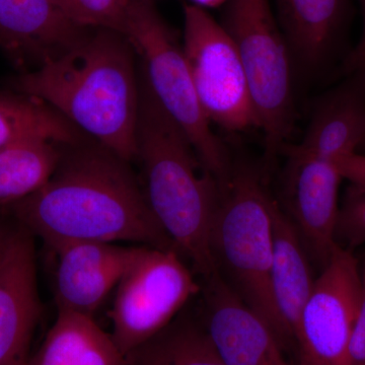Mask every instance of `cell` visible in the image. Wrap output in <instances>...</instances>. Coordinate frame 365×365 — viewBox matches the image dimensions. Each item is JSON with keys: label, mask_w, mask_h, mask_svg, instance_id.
Masks as SVG:
<instances>
[{"label": "cell", "mask_w": 365, "mask_h": 365, "mask_svg": "<svg viewBox=\"0 0 365 365\" xmlns=\"http://www.w3.org/2000/svg\"><path fill=\"white\" fill-rule=\"evenodd\" d=\"M201 318L227 365H294L271 329L228 287L220 274L204 281Z\"/></svg>", "instance_id": "obj_13"}, {"label": "cell", "mask_w": 365, "mask_h": 365, "mask_svg": "<svg viewBox=\"0 0 365 365\" xmlns=\"http://www.w3.org/2000/svg\"><path fill=\"white\" fill-rule=\"evenodd\" d=\"M9 232H11L9 228L0 225V258H1L2 253H4V248H6L7 237H9Z\"/></svg>", "instance_id": "obj_28"}, {"label": "cell", "mask_w": 365, "mask_h": 365, "mask_svg": "<svg viewBox=\"0 0 365 365\" xmlns=\"http://www.w3.org/2000/svg\"><path fill=\"white\" fill-rule=\"evenodd\" d=\"M28 365H126V359L95 319L58 311L56 321Z\"/></svg>", "instance_id": "obj_18"}, {"label": "cell", "mask_w": 365, "mask_h": 365, "mask_svg": "<svg viewBox=\"0 0 365 365\" xmlns=\"http://www.w3.org/2000/svg\"><path fill=\"white\" fill-rule=\"evenodd\" d=\"M137 162L148 205L178 253L204 281L218 275L211 232L220 188L165 111L139 66Z\"/></svg>", "instance_id": "obj_3"}, {"label": "cell", "mask_w": 365, "mask_h": 365, "mask_svg": "<svg viewBox=\"0 0 365 365\" xmlns=\"http://www.w3.org/2000/svg\"><path fill=\"white\" fill-rule=\"evenodd\" d=\"M182 45L209 122L232 132L259 128L241 57L222 24L201 7L185 6Z\"/></svg>", "instance_id": "obj_8"}, {"label": "cell", "mask_w": 365, "mask_h": 365, "mask_svg": "<svg viewBox=\"0 0 365 365\" xmlns=\"http://www.w3.org/2000/svg\"><path fill=\"white\" fill-rule=\"evenodd\" d=\"M273 201L258 170L248 163L234 165L220 189L211 249L228 287L271 329L284 351L294 352L271 287Z\"/></svg>", "instance_id": "obj_4"}, {"label": "cell", "mask_w": 365, "mask_h": 365, "mask_svg": "<svg viewBox=\"0 0 365 365\" xmlns=\"http://www.w3.org/2000/svg\"><path fill=\"white\" fill-rule=\"evenodd\" d=\"M126 365H227L201 319L182 312L169 326L126 357Z\"/></svg>", "instance_id": "obj_20"}, {"label": "cell", "mask_w": 365, "mask_h": 365, "mask_svg": "<svg viewBox=\"0 0 365 365\" xmlns=\"http://www.w3.org/2000/svg\"><path fill=\"white\" fill-rule=\"evenodd\" d=\"M126 37L158 103L188 137L206 172L223 188L234 163L201 108L182 45L151 0H132Z\"/></svg>", "instance_id": "obj_5"}, {"label": "cell", "mask_w": 365, "mask_h": 365, "mask_svg": "<svg viewBox=\"0 0 365 365\" xmlns=\"http://www.w3.org/2000/svg\"><path fill=\"white\" fill-rule=\"evenodd\" d=\"M61 144L32 137L0 150V213L11 211L47 184L59 162Z\"/></svg>", "instance_id": "obj_19"}, {"label": "cell", "mask_w": 365, "mask_h": 365, "mask_svg": "<svg viewBox=\"0 0 365 365\" xmlns=\"http://www.w3.org/2000/svg\"><path fill=\"white\" fill-rule=\"evenodd\" d=\"M192 1H193L194 6L201 7V9H205V7L215 9V7L227 4L230 0H192Z\"/></svg>", "instance_id": "obj_27"}, {"label": "cell", "mask_w": 365, "mask_h": 365, "mask_svg": "<svg viewBox=\"0 0 365 365\" xmlns=\"http://www.w3.org/2000/svg\"><path fill=\"white\" fill-rule=\"evenodd\" d=\"M361 4L364 28L359 44L352 50L344 63V71L353 74L365 71V0H359Z\"/></svg>", "instance_id": "obj_26"}, {"label": "cell", "mask_w": 365, "mask_h": 365, "mask_svg": "<svg viewBox=\"0 0 365 365\" xmlns=\"http://www.w3.org/2000/svg\"><path fill=\"white\" fill-rule=\"evenodd\" d=\"M11 211L52 250L93 241L177 252L153 215L131 163L88 137L62 143L47 184Z\"/></svg>", "instance_id": "obj_1"}, {"label": "cell", "mask_w": 365, "mask_h": 365, "mask_svg": "<svg viewBox=\"0 0 365 365\" xmlns=\"http://www.w3.org/2000/svg\"><path fill=\"white\" fill-rule=\"evenodd\" d=\"M88 30L59 0H0V50L24 72L62 54Z\"/></svg>", "instance_id": "obj_14"}, {"label": "cell", "mask_w": 365, "mask_h": 365, "mask_svg": "<svg viewBox=\"0 0 365 365\" xmlns=\"http://www.w3.org/2000/svg\"><path fill=\"white\" fill-rule=\"evenodd\" d=\"M362 275L351 250L338 246L321 270L300 317L297 365H350Z\"/></svg>", "instance_id": "obj_9"}, {"label": "cell", "mask_w": 365, "mask_h": 365, "mask_svg": "<svg viewBox=\"0 0 365 365\" xmlns=\"http://www.w3.org/2000/svg\"><path fill=\"white\" fill-rule=\"evenodd\" d=\"M343 179L353 186L365 190V153H356L335 163Z\"/></svg>", "instance_id": "obj_25"}, {"label": "cell", "mask_w": 365, "mask_h": 365, "mask_svg": "<svg viewBox=\"0 0 365 365\" xmlns=\"http://www.w3.org/2000/svg\"><path fill=\"white\" fill-rule=\"evenodd\" d=\"M32 137H43L60 143H78L88 138L42 101L18 91L0 93V150Z\"/></svg>", "instance_id": "obj_21"}, {"label": "cell", "mask_w": 365, "mask_h": 365, "mask_svg": "<svg viewBox=\"0 0 365 365\" xmlns=\"http://www.w3.org/2000/svg\"><path fill=\"white\" fill-rule=\"evenodd\" d=\"M272 230L271 287L274 302L295 353L300 317L316 279L309 254L297 228L275 199L272 204Z\"/></svg>", "instance_id": "obj_16"}, {"label": "cell", "mask_w": 365, "mask_h": 365, "mask_svg": "<svg viewBox=\"0 0 365 365\" xmlns=\"http://www.w3.org/2000/svg\"><path fill=\"white\" fill-rule=\"evenodd\" d=\"M365 137V71L327 96L302 143L287 150L337 163L359 153Z\"/></svg>", "instance_id": "obj_15"}, {"label": "cell", "mask_w": 365, "mask_h": 365, "mask_svg": "<svg viewBox=\"0 0 365 365\" xmlns=\"http://www.w3.org/2000/svg\"><path fill=\"white\" fill-rule=\"evenodd\" d=\"M336 242L351 250L365 242V190L350 186L340 206L336 227Z\"/></svg>", "instance_id": "obj_23"}, {"label": "cell", "mask_w": 365, "mask_h": 365, "mask_svg": "<svg viewBox=\"0 0 365 365\" xmlns=\"http://www.w3.org/2000/svg\"><path fill=\"white\" fill-rule=\"evenodd\" d=\"M361 300L350 340V365H365V265L361 269Z\"/></svg>", "instance_id": "obj_24"}, {"label": "cell", "mask_w": 365, "mask_h": 365, "mask_svg": "<svg viewBox=\"0 0 365 365\" xmlns=\"http://www.w3.org/2000/svg\"><path fill=\"white\" fill-rule=\"evenodd\" d=\"M201 288L178 252L140 246L118 283L110 314L113 340L125 359L169 326Z\"/></svg>", "instance_id": "obj_7"}, {"label": "cell", "mask_w": 365, "mask_h": 365, "mask_svg": "<svg viewBox=\"0 0 365 365\" xmlns=\"http://www.w3.org/2000/svg\"><path fill=\"white\" fill-rule=\"evenodd\" d=\"M140 246L117 242H66L53 252L57 255L55 302L58 311L93 318L138 253Z\"/></svg>", "instance_id": "obj_12"}, {"label": "cell", "mask_w": 365, "mask_h": 365, "mask_svg": "<svg viewBox=\"0 0 365 365\" xmlns=\"http://www.w3.org/2000/svg\"><path fill=\"white\" fill-rule=\"evenodd\" d=\"M220 24L241 57L268 167L284 148L292 128V51L269 0H230Z\"/></svg>", "instance_id": "obj_6"}, {"label": "cell", "mask_w": 365, "mask_h": 365, "mask_svg": "<svg viewBox=\"0 0 365 365\" xmlns=\"http://www.w3.org/2000/svg\"><path fill=\"white\" fill-rule=\"evenodd\" d=\"M21 227L11 230L0 258V365H28L41 314L35 245Z\"/></svg>", "instance_id": "obj_11"}, {"label": "cell", "mask_w": 365, "mask_h": 365, "mask_svg": "<svg viewBox=\"0 0 365 365\" xmlns=\"http://www.w3.org/2000/svg\"><path fill=\"white\" fill-rule=\"evenodd\" d=\"M284 197L290 218L309 259L321 267L337 248L341 176L335 163L287 150Z\"/></svg>", "instance_id": "obj_10"}, {"label": "cell", "mask_w": 365, "mask_h": 365, "mask_svg": "<svg viewBox=\"0 0 365 365\" xmlns=\"http://www.w3.org/2000/svg\"><path fill=\"white\" fill-rule=\"evenodd\" d=\"M359 150H361L364 151V153H365V137L364 141H362L361 145H360Z\"/></svg>", "instance_id": "obj_29"}, {"label": "cell", "mask_w": 365, "mask_h": 365, "mask_svg": "<svg viewBox=\"0 0 365 365\" xmlns=\"http://www.w3.org/2000/svg\"><path fill=\"white\" fill-rule=\"evenodd\" d=\"M76 25L86 29H108L126 37L132 0H59Z\"/></svg>", "instance_id": "obj_22"}, {"label": "cell", "mask_w": 365, "mask_h": 365, "mask_svg": "<svg viewBox=\"0 0 365 365\" xmlns=\"http://www.w3.org/2000/svg\"><path fill=\"white\" fill-rule=\"evenodd\" d=\"M279 26L290 51L314 68L331 51L347 18L349 0H276Z\"/></svg>", "instance_id": "obj_17"}, {"label": "cell", "mask_w": 365, "mask_h": 365, "mask_svg": "<svg viewBox=\"0 0 365 365\" xmlns=\"http://www.w3.org/2000/svg\"><path fill=\"white\" fill-rule=\"evenodd\" d=\"M123 34L90 29L69 49L24 72L18 93L38 98L127 162L137 160L139 72Z\"/></svg>", "instance_id": "obj_2"}]
</instances>
